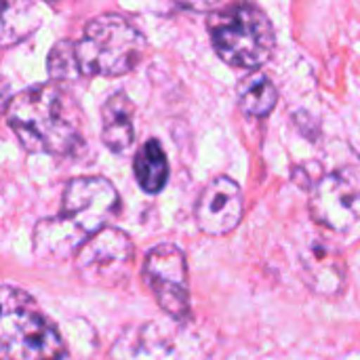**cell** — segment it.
<instances>
[{"instance_id": "4fadbf2b", "label": "cell", "mask_w": 360, "mask_h": 360, "mask_svg": "<svg viewBox=\"0 0 360 360\" xmlns=\"http://www.w3.org/2000/svg\"><path fill=\"white\" fill-rule=\"evenodd\" d=\"M135 179L148 194H158L169 179V162L158 139H150L141 146L133 160Z\"/></svg>"}, {"instance_id": "277c9868", "label": "cell", "mask_w": 360, "mask_h": 360, "mask_svg": "<svg viewBox=\"0 0 360 360\" xmlns=\"http://www.w3.org/2000/svg\"><path fill=\"white\" fill-rule=\"evenodd\" d=\"M209 34L215 53L232 68L257 70L276 46L270 17L253 2L238 0L209 19Z\"/></svg>"}, {"instance_id": "e0dca14e", "label": "cell", "mask_w": 360, "mask_h": 360, "mask_svg": "<svg viewBox=\"0 0 360 360\" xmlns=\"http://www.w3.org/2000/svg\"><path fill=\"white\" fill-rule=\"evenodd\" d=\"M179 6L188 8V11H196V13H205L211 11L213 6L219 4V0H175Z\"/></svg>"}, {"instance_id": "7a4b0ae2", "label": "cell", "mask_w": 360, "mask_h": 360, "mask_svg": "<svg viewBox=\"0 0 360 360\" xmlns=\"http://www.w3.org/2000/svg\"><path fill=\"white\" fill-rule=\"evenodd\" d=\"M6 120L32 154H72L82 141L76 108L55 84H36L11 99Z\"/></svg>"}, {"instance_id": "ac0fdd59", "label": "cell", "mask_w": 360, "mask_h": 360, "mask_svg": "<svg viewBox=\"0 0 360 360\" xmlns=\"http://www.w3.org/2000/svg\"><path fill=\"white\" fill-rule=\"evenodd\" d=\"M4 101H6V84H0V110L4 105Z\"/></svg>"}, {"instance_id": "6da1fadb", "label": "cell", "mask_w": 360, "mask_h": 360, "mask_svg": "<svg viewBox=\"0 0 360 360\" xmlns=\"http://www.w3.org/2000/svg\"><path fill=\"white\" fill-rule=\"evenodd\" d=\"M118 192L103 177H76L68 181L61 211L34 228V251L40 259L61 262L78 249L118 211Z\"/></svg>"}, {"instance_id": "5bb4252c", "label": "cell", "mask_w": 360, "mask_h": 360, "mask_svg": "<svg viewBox=\"0 0 360 360\" xmlns=\"http://www.w3.org/2000/svg\"><path fill=\"white\" fill-rule=\"evenodd\" d=\"M278 101V91L274 82L264 72H253L238 84V103L247 116L264 118Z\"/></svg>"}, {"instance_id": "5b68a950", "label": "cell", "mask_w": 360, "mask_h": 360, "mask_svg": "<svg viewBox=\"0 0 360 360\" xmlns=\"http://www.w3.org/2000/svg\"><path fill=\"white\" fill-rule=\"evenodd\" d=\"M74 49L82 76H122L139 63L143 36L122 15H101L84 25Z\"/></svg>"}, {"instance_id": "7c38bea8", "label": "cell", "mask_w": 360, "mask_h": 360, "mask_svg": "<svg viewBox=\"0 0 360 360\" xmlns=\"http://www.w3.org/2000/svg\"><path fill=\"white\" fill-rule=\"evenodd\" d=\"M40 25V15L30 0H0V46L27 38Z\"/></svg>"}, {"instance_id": "52a82bcc", "label": "cell", "mask_w": 360, "mask_h": 360, "mask_svg": "<svg viewBox=\"0 0 360 360\" xmlns=\"http://www.w3.org/2000/svg\"><path fill=\"white\" fill-rule=\"evenodd\" d=\"M135 262L131 238L118 228H101L76 253V272L80 281L101 289L122 285Z\"/></svg>"}, {"instance_id": "9a60e30c", "label": "cell", "mask_w": 360, "mask_h": 360, "mask_svg": "<svg viewBox=\"0 0 360 360\" xmlns=\"http://www.w3.org/2000/svg\"><path fill=\"white\" fill-rule=\"evenodd\" d=\"M308 266V278H312V287L321 293H340L344 287V270L340 257H335L331 251L319 253L312 249V257L306 262Z\"/></svg>"}, {"instance_id": "2e32d148", "label": "cell", "mask_w": 360, "mask_h": 360, "mask_svg": "<svg viewBox=\"0 0 360 360\" xmlns=\"http://www.w3.org/2000/svg\"><path fill=\"white\" fill-rule=\"evenodd\" d=\"M46 70H49L53 80H76V78H80L82 74L78 70L74 42H70V40L57 42L49 53Z\"/></svg>"}, {"instance_id": "3957f363", "label": "cell", "mask_w": 360, "mask_h": 360, "mask_svg": "<svg viewBox=\"0 0 360 360\" xmlns=\"http://www.w3.org/2000/svg\"><path fill=\"white\" fill-rule=\"evenodd\" d=\"M65 344L36 300L0 285V360H63Z\"/></svg>"}, {"instance_id": "8fae6325", "label": "cell", "mask_w": 360, "mask_h": 360, "mask_svg": "<svg viewBox=\"0 0 360 360\" xmlns=\"http://www.w3.org/2000/svg\"><path fill=\"white\" fill-rule=\"evenodd\" d=\"M135 108L124 93H114L101 108V141L112 152H124L135 139Z\"/></svg>"}, {"instance_id": "8992f818", "label": "cell", "mask_w": 360, "mask_h": 360, "mask_svg": "<svg viewBox=\"0 0 360 360\" xmlns=\"http://www.w3.org/2000/svg\"><path fill=\"white\" fill-rule=\"evenodd\" d=\"M112 360H209L194 333L175 321L173 327L146 323L129 327L114 344Z\"/></svg>"}, {"instance_id": "30bf717a", "label": "cell", "mask_w": 360, "mask_h": 360, "mask_svg": "<svg viewBox=\"0 0 360 360\" xmlns=\"http://www.w3.org/2000/svg\"><path fill=\"white\" fill-rule=\"evenodd\" d=\"M240 186L230 177H215L196 202V224L209 236L230 234L243 219Z\"/></svg>"}, {"instance_id": "9c48e42d", "label": "cell", "mask_w": 360, "mask_h": 360, "mask_svg": "<svg viewBox=\"0 0 360 360\" xmlns=\"http://www.w3.org/2000/svg\"><path fill=\"white\" fill-rule=\"evenodd\" d=\"M143 278L160 310L173 321L190 319V285L186 255L175 245L154 247L143 264Z\"/></svg>"}, {"instance_id": "ba28073f", "label": "cell", "mask_w": 360, "mask_h": 360, "mask_svg": "<svg viewBox=\"0 0 360 360\" xmlns=\"http://www.w3.org/2000/svg\"><path fill=\"white\" fill-rule=\"evenodd\" d=\"M312 217L335 232L360 224V160L342 165L312 186Z\"/></svg>"}]
</instances>
